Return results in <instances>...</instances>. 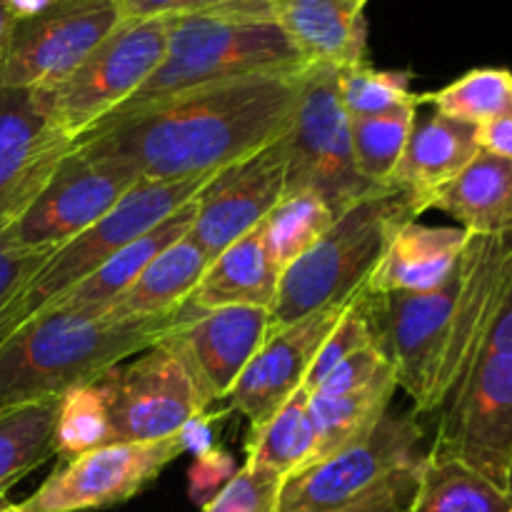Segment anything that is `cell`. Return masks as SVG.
<instances>
[{
	"mask_svg": "<svg viewBox=\"0 0 512 512\" xmlns=\"http://www.w3.org/2000/svg\"><path fill=\"white\" fill-rule=\"evenodd\" d=\"M308 68L240 75L118 108L78 143L128 160L143 180L210 178L288 133Z\"/></svg>",
	"mask_w": 512,
	"mask_h": 512,
	"instance_id": "cell-1",
	"label": "cell"
},
{
	"mask_svg": "<svg viewBox=\"0 0 512 512\" xmlns=\"http://www.w3.org/2000/svg\"><path fill=\"white\" fill-rule=\"evenodd\" d=\"M178 313L108 320L100 313L45 310L0 343V408L63 398L143 353L173 328Z\"/></svg>",
	"mask_w": 512,
	"mask_h": 512,
	"instance_id": "cell-2",
	"label": "cell"
},
{
	"mask_svg": "<svg viewBox=\"0 0 512 512\" xmlns=\"http://www.w3.org/2000/svg\"><path fill=\"white\" fill-rule=\"evenodd\" d=\"M420 213L415 198L388 188L338 215L323 238L280 275L270 305L273 328H285L305 315L358 298L395 233Z\"/></svg>",
	"mask_w": 512,
	"mask_h": 512,
	"instance_id": "cell-3",
	"label": "cell"
},
{
	"mask_svg": "<svg viewBox=\"0 0 512 512\" xmlns=\"http://www.w3.org/2000/svg\"><path fill=\"white\" fill-rule=\"evenodd\" d=\"M308 65L273 20L223 13L178 15L170 20L163 63L120 108L168 98L218 80L300 70Z\"/></svg>",
	"mask_w": 512,
	"mask_h": 512,
	"instance_id": "cell-4",
	"label": "cell"
},
{
	"mask_svg": "<svg viewBox=\"0 0 512 512\" xmlns=\"http://www.w3.org/2000/svg\"><path fill=\"white\" fill-rule=\"evenodd\" d=\"M210 178L140 180L98 223H93L68 243L58 245L48 255V260L15 295L8 313L0 320V343L10 333H15L20 325L43 313L48 305H53L65 290L95 273L118 250H123L125 245L163 223L175 210L188 205Z\"/></svg>",
	"mask_w": 512,
	"mask_h": 512,
	"instance_id": "cell-5",
	"label": "cell"
},
{
	"mask_svg": "<svg viewBox=\"0 0 512 512\" xmlns=\"http://www.w3.org/2000/svg\"><path fill=\"white\" fill-rule=\"evenodd\" d=\"M285 143V195L315 193L338 218L363 198L383 190L370 185L355 168L350 115L340 100L338 68L310 65Z\"/></svg>",
	"mask_w": 512,
	"mask_h": 512,
	"instance_id": "cell-6",
	"label": "cell"
},
{
	"mask_svg": "<svg viewBox=\"0 0 512 512\" xmlns=\"http://www.w3.org/2000/svg\"><path fill=\"white\" fill-rule=\"evenodd\" d=\"M140 180L128 160L75 140L38 198L0 233V248L55 250L98 223Z\"/></svg>",
	"mask_w": 512,
	"mask_h": 512,
	"instance_id": "cell-7",
	"label": "cell"
},
{
	"mask_svg": "<svg viewBox=\"0 0 512 512\" xmlns=\"http://www.w3.org/2000/svg\"><path fill=\"white\" fill-rule=\"evenodd\" d=\"M170 20H123L68 80L45 90L68 138L78 140L148 83L165 58Z\"/></svg>",
	"mask_w": 512,
	"mask_h": 512,
	"instance_id": "cell-8",
	"label": "cell"
},
{
	"mask_svg": "<svg viewBox=\"0 0 512 512\" xmlns=\"http://www.w3.org/2000/svg\"><path fill=\"white\" fill-rule=\"evenodd\" d=\"M423 425L415 415H390L370 433L300 473L290 475L280 490L278 512H338L398 470L420 465Z\"/></svg>",
	"mask_w": 512,
	"mask_h": 512,
	"instance_id": "cell-9",
	"label": "cell"
},
{
	"mask_svg": "<svg viewBox=\"0 0 512 512\" xmlns=\"http://www.w3.org/2000/svg\"><path fill=\"white\" fill-rule=\"evenodd\" d=\"M113 443H155L173 438L185 423L210 408L185 360L158 340L128 365H115L100 380Z\"/></svg>",
	"mask_w": 512,
	"mask_h": 512,
	"instance_id": "cell-10",
	"label": "cell"
},
{
	"mask_svg": "<svg viewBox=\"0 0 512 512\" xmlns=\"http://www.w3.org/2000/svg\"><path fill=\"white\" fill-rule=\"evenodd\" d=\"M463 288V258L445 285L425 293H365L398 388L413 398L415 415L435 413L438 380L448 353L455 308Z\"/></svg>",
	"mask_w": 512,
	"mask_h": 512,
	"instance_id": "cell-11",
	"label": "cell"
},
{
	"mask_svg": "<svg viewBox=\"0 0 512 512\" xmlns=\"http://www.w3.org/2000/svg\"><path fill=\"white\" fill-rule=\"evenodd\" d=\"M428 453L460 460L508 493L512 355L480 350L458 395L438 415V433Z\"/></svg>",
	"mask_w": 512,
	"mask_h": 512,
	"instance_id": "cell-12",
	"label": "cell"
},
{
	"mask_svg": "<svg viewBox=\"0 0 512 512\" xmlns=\"http://www.w3.org/2000/svg\"><path fill=\"white\" fill-rule=\"evenodd\" d=\"M120 23L113 0H60L20 20L0 63V88H58Z\"/></svg>",
	"mask_w": 512,
	"mask_h": 512,
	"instance_id": "cell-13",
	"label": "cell"
},
{
	"mask_svg": "<svg viewBox=\"0 0 512 512\" xmlns=\"http://www.w3.org/2000/svg\"><path fill=\"white\" fill-rule=\"evenodd\" d=\"M185 450L178 435L155 443H113L63 460L18 503L20 512H88L123 505L143 493Z\"/></svg>",
	"mask_w": 512,
	"mask_h": 512,
	"instance_id": "cell-14",
	"label": "cell"
},
{
	"mask_svg": "<svg viewBox=\"0 0 512 512\" xmlns=\"http://www.w3.org/2000/svg\"><path fill=\"white\" fill-rule=\"evenodd\" d=\"M73 145L45 90L0 88V233L38 198Z\"/></svg>",
	"mask_w": 512,
	"mask_h": 512,
	"instance_id": "cell-15",
	"label": "cell"
},
{
	"mask_svg": "<svg viewBox=\"0 0 512 512\" xmlns=\"http://www.w3.org/2000/svg\"><path fill=\"white\" fill-rule=\"evenodd\" d=\"M288 143L273 140L258 153L228 165L195 195V218L190 235L210 260L228 245L258 228L285 195Z\"/></svg>",
	"mask_w": 512,
	"mask_h": 512,
	"instance_id": "cell-16",
	"label": "cell"
},
{
	"mask_svg": "<svg viewBox=\"0 0 512 512\" xmlns=\"http://www.w3.org/2000/svg\"><path fill=\"white\" fill-rule=\"evenodd\" d=\"M273 330L268 308L228 305L203 310L185 303L173 328L160 340L185 360L208 405L225 400L260 345Z\"/></svg>",
	"mask_w": 512,
	"mask_h": 512,
	"instance_id": "cell-17",
	"label": "cell"
},
{
	"mask_svg": "<svg viewBox=\"0 0 512 512\" xmlns=\"http://www.w3.org/2000/svg\"><path fill=\"white\" fill-rule=\"evenodd\" d=\"M353 305L340 303L310 313L285 328H273L260 345L258 353L250 358L240 378L225 395L228 410H238L250 420V428L268 423L280 405L305 385L308 370L315 355L323 348L328 335L343 318L345 310Z\"/></svg>",
	"mask_w": 512,
	"mask_h": 512,
	"instance_id": "cell-18",
	"label": "cell"
},
{
	"mask_svg": "<svg viewBox=\"0 0 512 512\" xmlns=\"http://www.w3.org/2000/svg\"><path fill=\"white\" fill-rule=\"evenodd\" d=\"M478 153V125L448 118L438 110L428 115L415 110L413 130L390 178V188L408 193L425 213L433 195L458 178Z\"/></svg>",
	"mask_w": 512,
	"mask_h": 512,
	"instance_id": "cell-19",
	"label": "cell"
},
{
	"mask_svg": "<svg viewBox=\"0 0 512 512\" xmlns=\"http://www.w3.org/2000/svg\"><path fill=\"white\" fill-rule=\"evenodd\" d=\"M370 0H278L273 23L310 65L350 68L365 63V5Z\"/></svg>",
	"mask_w": 512,
	"mask_h": 512,
	"instance_id": "cell-20",
	"label": "cell"
},
{
	"mask_svg": "<svg viewBox=\"0 0 512 512\" xmlns=\"http://www.w3.org/2000/svg\"><path fill=\"white\" fill-rule=\"evenodd\" d=\"M463 228H430L418 220L403 225L370 275L365 293H425L448 283L468 248Z\"/></svg>",
	"mask_w": 512,
	"mask_h": 512,
	"instance_id": "cell-21",
	"label": "cell"
},
{
	"mask_svg": "<svg viewBox=\"0 0 512 512\" xmlns=\"http://www.w3.org/2000/svg\"><path fill=\"white\" fill-rule=\"evenodd\" d=\"M210 263L213 260L208 258V253L188 233L178 243L168 245L125 293L100 310V315L118 323L168 318L193 298Z\"/></svg>",
	"mask_w": 512,
	"mask_h": 512,
	"instance_id": "cell-22",
	"label": "cell"
},
{
	"mask_svg": "<svg viewBox=\"0 0 512 512\" xmlns=\"http://www.w3.org/2000/svg\"><path fill=\"white\" fill-rule=\"evenodd\" d=\"M470 235L512 238V160L480 150L458 178L430 200Z\"/></svg>",
	"mask_w": 512,
	"mask_h": 512,
	"instance_id": "cell-23",
	"label": "cell"
},
{
	"mask_svg": "<svg viewBox=\"0 0 512 512\" xmlns=\"http://www.w3.org/2000/svg\"><path fill=\"white\" fill-rule=\"evenodd\" d=\"M195 218V198L180 210H175L170 218L155 225L138 240L125 245L123 250L105 260L95 273L75 283L73 288L65 290L53 305L45 310H65V313H100L105 305L113 303L120 293L130 288L140 278L145 268L163 253L168 245L178 243L180 238L190 233ZM43 310V313H45Z\"/></svg>",
	"mask_w": 512,
	"mask_h": 512,
	"instance_id": "cell-24",
	"label": "cell"
},
{
	"mask_svg": "<svg viewBox=\"0 0 512 512\" xmlns=\"http://www.w3.org/2000/svg\"><path fill=\"white\" fill-rule=\"evenodd\" d=\"M280 268L273 263L263 238V223L223 250L205 270L190 303L213 310L228 305H273L280 283Z\"/></svg>",
	"mask_w": 512,
	"mask_h": 512,
	"instance_id": "cell-25",
	"label": "cell"
},
{
	"mask_svg": "<svg viewBox=\"0 0 512 512\" xmlns=\"http://www.w3.org/2000/svg\"><path fill=\"white\" fill-rule=\"evenodd\" d=\"M310 393L295 390L278 413L260 428H250L248 463L265 468L288 480L290 475L315 463L318 458V435L310 418Z\"/></svg>",
	"mask_w": 512,
	"mask_h": 512,
	"instance_id": "cell-26",
	"label": "cell"
},
{
	"mask_svg": "<svg viewBox=\"0 0 512 512\" xmlns=\"http://www.w3.org/2000/svg\"><path fill=\"white\" fill-rule=\"evenodd\" d=\"M60 398L0 408V493L58 455L55 425Z\"/></svg>",
	"mask_w": 512,
	"mask_h": 512,
	"instance_id": "cell-27",
	"label": "cell"
},
{
	"mask_svg": "<svg viewBox=\"0 0 512 512\" xmlns=\"http://www.w3.org/2000/svg\"><path fill=\"white\" fill-rule=\"evenodd\" d=\"M395 390H398V378H395V370H390L373 380L368 388L355 390V393L335 395V398L310 395L308 408L315 435H318V458L315 460L328 458L370 433L375 423L388 413Z\"/></svg>",
	"mask_w": 512,
	"mask_h": 512,
	"instance_id": "cell-28",
	"label": "cell"
},
{
	"mask_svg": "<svg viewBox=\"0 0 512 512\" xmlns=\"http://www.w3.org/2000/svg\"><path fill=\"white\" fill-rule=\"evenodd\" d=\"M410 512H512V500L460 460L428 453Z\"/></svg>",
	"mask_w": 512,
	"mask_h": 512,
	"instance_id": "cell-29",
	"label": "cell"
},
{
	"mask_svg": "<svg viewBox=\"0 0 512 512\" xmlns=\"http://www.w3.org/2000/svg\"><path fill=\"white\" fill-rule=\"evenodd\" d=\"M418 105L420 95L415 103L393 108L388 113L350 118L355 168L375 188H390V178H393L395 168L405 153V145H408Z\"/></svg>",
	"mask_w": 512,
	"mask_h": 512,
	"instance_id": "cell-30",
	"label": "cell"
},
{
	"mask_svg": "<svg viewBox=\"0 0 512 512\" xmlns=\"http://www.w3.org/2000/svg\"><path fill=\"white\" fill-rule=\"evenodd\" d=\"M335 223V213L315 193H288L263 220V238L273 263L283 273Z\"/></svg>",
	"mask_w": 512,
	"mask_h": 512,
	"instance_id": "cell-31",
	"label": "cell"
},
{
	"mask_svg": "<svg viewBox=\"0 0 512 512\" xmlns=\"http://www.w3.org/2000/svg\"><path fill=\"white\" fill-rule=\"evenodd\" d=\"M420 103L433 105V110L448 118L480 128L512 113V70L475 68L435 93L420 95Z\"/></svg>",
	"mask_w": 512,
	"mask_h": 512,
	"instance_id": "cell-32",
	"label": "cell"
},
{
	"mask_svg": "<svg viewBox=\"0 0 512 512\" xmlns=\"http://www.w3.org/2000/svg\"><path fill=\"white\" fill-rule=\"evenodd\" d=\"M103 445H113V440H110L108 408L98 385L90 383L68 390L60 398L58 425H55L58 458H75Z\"/></svg>",
	"mask_w": 512,
	"mask_h": 512,
	"instance_id": "cell-33",
	"label": "cell"
},
{
	"mask_svg": "<svg viewBox=\"0 0 512 512\" xmlns=\"http://www.w3.org/2000/svg\"><path fill=\"white\" fill-rule=\"evenodd\" d=\"M340 100L350 118H368V115L388 113L418 100L410 90V73L400 70H378L365 63L338 70Z\"/></svg>",
	"mask_w": 512,
	"mask_h": 512,
	"instance_id": "cell-34",
	"label": "cell"
},
{
	"mask_svg": "<svg viewBox=\"0 0 512 512\" xmlns=\"http://www.w3.org/2000/svg\"><path fill=\"white\" fill-rule=\"evenodd\" d=\"M383 343L380 340L378 328H375V320L370 315V305L365 293H360L358 298L353 300L348 310H345L343 318L338 320V325L333 328V333L328 335V340L323 343V348L318 350L315 355L313 365L308 370V378H305L303 388L313 390L330 370L335 368L338 363H343L345 358H350L358 350L370 348V345Z\"/></svg>",
	"mask_w": 512,
	"mask_h": 512,
	"instance_id": "cell-35",
	"label": "cell"
},
{
	"mask_svg": "<svg viewBox=\"0 0 512 512\" xmlns=\"http://www.w3.org/2000/svg\"><path fill=\"white\" fill-rule=\"evenodd\" d=\"M285 478L245 463L235 478L203 505V512H278Z\"/></svg>",
	"mask_w": 512,
	"mask_h": 512,
	"instance_id": "cell-36",
	"label": "cell"
},
{
	"mask_svg": "<svg viewBox=\"0 0 512 512\" xmlns=\"http://www.w3.org/2000/svg\"><path fill=\"white\" fill-rule=\"evenodd\" d=\"M393 363H390L388 350L383 348V343L370 345V348L358 350L350 358H345L343 363L335 365L313 390L310 395H320V398H335V395L355 393V390L368 388L373 380H378L380 375L390 373Z\"/></svg>",
	"mask_w": 512,
	"mask_h": 512,
	"instance_id": "cell-37",
	"label": "cell"
},
{
	"mask_svg": "<svg viewBox=\"0 0 512 512\" xmlns=\"http://www.w3.org/2000/svg\"><path fill=\"white\" fill-rule=\"evenodd\" d=\"M423 465V463H420ZM420 465L388 475L380 485L338 512H410L420 483Z\"/></svg>",
	"mask_w": 512,
	"mask_h": 512,
	"instance_id": "cell-38",
	"label": "cell"
},
{
	"mask_svg": "<svg viewBox=\"0 0 512 512\" xmlns=\"http://www.w3.org/2000/svg\"><path fill=\"white\" fill-rule=\"evenodd\" d=\"M235 473H238V465H235L233 455L228 450L213 448L208 453L198 455L188 473L190 498L200 505L210 503L235 478Z\"/></svg>",
	"mask_w": 512,
	"mask_h": 512,
	"instance_id": "cell-39",
	"label": "cell"
},
{
	"mask_svg": "<svg viewBox=\"0 0 512 512\" xmlns=\"http://www.w3.org/2000/svg\"><path fill=\"white\" fill-rule=\"evenodd\" d=\"M53 250L0 248V320L8 313L15 295L25 288Z\"/></svg>",
	"mask_w": 512,
	"mask_h": 512,
	"instance_id": "cell-40",
	"label": "cell"
},
{
	"mask_svg": "<svg viewBox=\"0 0 512 512\" xmlns=\"http://www.w3.org/2000/svg\"><path fill=\"white\" fill-rule=\"evenodd\" d=\"M120 20L178 18V15L213 13L223 0H113Z\"/></svg>",
	"mask_w": 512,
	"mask_h": 512,
	"instance_id": "cell-41",
	"label": "cell"
},
{
	"mask_svg": "<svg viewBox=\"0 0 512 512\" xmlns=\"http://www.w3.org/2000/svg\"><path fill=\"white\" fill-rule=\"evenodd\" d=\"M485 353L512 355V248L505 268L503 288H500L498 303H495L493 318H490L488 333H485L483 348Z\"/></svg>",
	"mask_w": 512,
	"mask_h": 512,
	"instance_id": "cell-42",
	"label": "cell"
},
{
	"mask_svg": "<svg viewBox=\"0 0 512 512\" xmlns=\"http://www.w3.org/2000/svg\"><path fill=\"white\" fill-rule=\"evenodd\" d=\"M223 415L225 413H208V410H205V413L190 418L178 433L185 453H193L195 458H198V455L218 448V445H215V425H218V420L223 418Z\"/></svg>",
	"mask_w": 512,
	"mask_h": 512,
	"instance_id": "cell-43",
	"label": "cell"
},
{
	"mask_svg": "<svg viewBox=\"0 0 512 512\" xmlns=\"http://www.w3.org/2000/svg\"><path fill=\"white\" fill-rule=\"evenodd\" d=\"M478 143L480 150H485V153L512 160V113L480 125Z\"/></svg>",
	"mask_w": 512,
	"mask_h": 512,
	"instance_id": "cell-44",
	"label": "cell"
},
{
	"mask_svg": "<svg viewBox=\"0 0 512 512\" xmlns=\"http://www.w3.org/2000/svg\"><path fill=\"white\" fill-rule=\"evenodd\" d=\"M278 0H223L218 10L213 13L238 15V18H255V20H273L270 10Z\"/></svg>",
	"mask_w": 512,
	"mask_h": 512,
	"instance_id": "cell-45",
	"label": "cell"
},
{
	"mask_svg": "<svg viewBox=\"0 0 512 512\" xmlns=\"http://www.w3.org/2000/svg\"><path fill=\"white\" fill-rule=\"evenodd\" d=\"M58 3L60 0H5V5H8V10H10V15H13L15 23L35 18V15L45 13V10H50L53 5H58Z\"/></svg>",
	"mask_w": 512,
	"mask_h": 512,
	"instance_id": "cell-46",
	"label": "cell"
},
{
	"mask_svg": "<svg viewBox=\"0 0 512 512\" xmlns=\"http://www.w3.org/2000/svg\"><path fill=\"white\" fill-rule=\"evenodd\" d=\"M13 28H15L13 15H10L5 0H0V63H3V58H5V50H8L10 33H13Z\"/></svg>",
	"mask_w": 512,
	"mask_h": 512,
	"instance_id": "cell-47",
	"label": "cell"
},
{
	"mask_svg": "<svg viewBox=\"0 0 512 512\" xmlns=\"http://www.w3.org/2000/svg\"><path fill=\"white\" fill-rule=\"evenodd\" d=\"M0 512H20V508H18V503L8 500V495L0 493Z\"/></svg>",
	"mask_w": 512,
	"mask_h": 512,
	"instance_id": "cell-48",
	"label": "cell"
},
{
	"mask_svg": "<svg viewBox=\"0 0 512 512\" xmlns=\"http://www.w3.org/2000/svg\"><path fill=\"white\" fill-rule=\"evenodd\" d=\"M508 495H510V500H512V463H510V475H508Z\"/></svg>",
	"mask_w": 512,
	"mask_h": 512,
	"instance_id": "cell-49",
	"label": "cell"
}]
</instances>
